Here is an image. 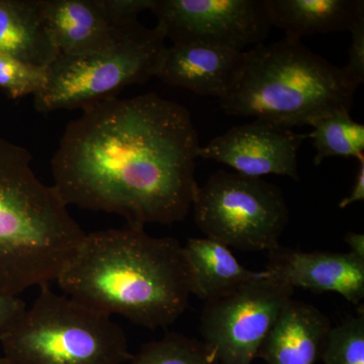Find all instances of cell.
Returning a JSON list of instances; mask_svg holds the SVG:
<instances>
[{"label": "cell", "mask_w": 364, "mask_h": 364, "mask_svg": "<svg viewBox=\"0 0 364 364\" xmlns=\"http://www.w3.org/2000/svg\"><path fill=\"white\" fill-rule=\"evenodd\" d=\"M345 243L350 248L349 252L364 259V235L358 232H348L344 237Z\"/></svg>", "instance_id": "obj_25"}, {"label": "cell", "mask_w": 364, "mask_h": 364, "mask_svg": "<svg viewBox=\"0 0 364 364\" xmlns=\"http://www.w3.org/2000/svg\"><path fill=\"white\" fill-rule=\"evenodd\" d=\"M308 134L316 150L314 163L331 157L364 158V124L354 121L350 112H337L318 119Z\"/></svg>", "instance_id": "obj_18"}, {"label": "cell", "mask_w": 364, "mask_h": 364, "mask_svg": "<svg viewBox=\"0 0 364 364\" xmlns=\"http://www.w3.org/2000/svg\"><path fill=\"white\" fill-rule=\"evenodd\" d=\"M294 289L272 279L259 277L214 301L200 315L203 341L222 364H251Z\"/></svg>", "instance_id": "obj_8"}, {"label": "cell", "mask_w": 364, "mask_h": 364, "mask_svg": "<svg viewBox=\"0 0 364 364\" xmlns=\"http://www.w3.org/2000/svg\"><path fill=\"white\" fill-rule=\"evenodd\" d=\"M272 28L301 42L318 33L350 32L364 18L363 0H265Z\"/></svg>", "instance_id": "obj_15"}, {"label": "cell", "mask_w": 364, "mask_h": 364, "mask_svg": "<svg viewBox=\"0 0 364 364\" xmlns=\"http://www.w3.org/2000/svg\"><path fill=\"white\" fill-rule=\"evenodd\" d=\"M264 272L293 289L338 294L353 305H363L364 259L350 252H304L279 245L268 252Z\"/></svg>", "instance_id": "obj_11"}, {"label": "cell", "mask_w": 364, "mask_h": 364, "mask_svg": "<svg viewBox=\"0 0 364 364\" xmlns=\"http://www.w3.org/2000/svg\"><path fill=\"white\" fill-rule=\"evenodd\" d=\"M0 364H13L4 356H0Z\"/></svg>", "instance_id": "obj_26"}, {"label": "cell", "mask_w": 364, "mask_h": 364, "mask_svg": "<svg viewBox=\"0 0 364 364\" xmlns=\"http://www.w3.org/2000/svg\"><path fill=\"white\" fill-rule=\"evenodd\" d=\"M56 282L85 306L150 330L176 323L191 296L179 242L127 224L85 234Z\"/></svg>", "instance_id": "obj_2"}, {"label": "cell", "mask_w": 364, "mask_h": 364, "mask_svg": "<svg viewBox=\"0 0 364 364\" xmlns=\"http://www.w3.org/2000/svg\"><path fill=\"white\" fill-rule=\"evenodd\" d=\"M47 83V68L26 63L0 53V90L7 97L18 98L37 95Z\"/></svg>", "instance_id": "obj_21"}, {"label": "cell", "mask_w": 364, "mask_h": 364, "mask_svg": "<svg viewBox=\"0 0 364 364\" xmlns=\"http://www.w3.org/2000/svg\"><path fill=\"white\" fill-rule=\"evenodd\" d=\"M26 306V304L20 296H11L0 291V340Z\"/></svg>", "instance_id": "obj_23"}, {"label": "cell", "mask_w": 364, "mask_h": 364, "mask_svg": "<svg viewBox=\"0 0 364 364\" xmlns=\"http://www.w3.org/2000/svg\"><path fill=\"white\" fill-rule=\"evenodd\" d=\"M191 208L205 237L252 252L279 247L289 219L279 186L226 170L215 172L196 188Z\"/></svg>", "instance_id": "obj_7"}, {"label": "cell", "mask_w": 364, "mask_h": 364, "mask_svg": "<svg viewBox=\"0 0 364 364\" xmlns=\"http://www.w3.org/2000/svg\"><path fill=\"white\" fill-rule=\"evenodd\" d=\"M358 86L345 67L301 42L282 40L245 51L238 76L220 104L229 116L291 129L350 112Z\"/></svg>", "instance_id": "obj_4"}, {"label": "cell", "mask_w": 364, "mask_h": 364, "mask_svg": "<svg viewBox=\"0 0 364 364\" xmlns=\"http://www.w3.org/2000/svg\"><path fill=\"white\" fill-rule=\"evenodd\" d=\"M32 161L0 136V291L11 296L56 282L86 234Z\"/></svg>", "instance_id": "obj_3"}, {"label": "cell", "mask_w": 364, "mask_h": 364, "mask_svg": "<svg viewBox=\"0 0 364 364\" xmlns=\"http://www.w3.org/2000/svg\"><path fill=\"white\" fill-rule=\"evenodd\" d=\"M244 54L202 43H173L163 53L156 77L173 87L220 100L234 85Z\"/></svg>", "instance_id": "obj_12"}, {"label": "cell", "mask_w": 364, "mask_h": 364, "mask_svg": "<svg viewBox=\"0 0 364 364\" xmlns=\"http://www.w3.org/2000/svg\"><path fill=\"white\" fill-rule=\"evenodd\" d=\"M166 33L162 26L129 28L117 43L102 51L58 58L47 68V83L35 95L40 112L71 111L117 97L128 86L156 77Z\"/></svg>", "instance_id": "obj_6"}, {"label": "cell", "mask_w": 364, "mask_h": 364, "mask_svg": "<svg viewBox=\"0 0 364 364\" xmlns=\"http://www.w3.org/2000/svg\"><path fill=\"white\" fill-rule=\"evenodd\" d=\"M320 358L324 364H364V308L331 327Z\"/></svg>", "instance_id": "obj_20"}, {"label": "cell", "mask_w": 364, "mask_h": 364, "mask_svg": "<svg viewBox=\"0 0 364 364\" xmlns=\"http://www.w3.org/2000/svg\"><path fill=\"white\" fill-rule=\"evenodd\" d=\"M130 364H222L203 340L168 333L148 342L132 355Z\"/></svg>", "instance_id": "obj_19"}, {"label": "cell", "mask_w": 364, "mask_h": 364, "mask_svg": "<svg viewBox=\"0 0 364 364\" xmlns=\"http://www.w3.org/2000/svg\"><path fill=\"white\" fill-rule=\"evenodd\" d=\"M0 53L42 68L61 55L46 23L42 0H0Z\"/></svg>", "instance_id": "obj_16"}, {"label": "cell", "mask_w": 364, "mask_h": 364, "mask_svg": "<svg viewBox=\"0 0 364 364\" xmlns=\"http://www.w3.org/2000/svg\"><path fill=\"white\" fill-rule=\"evenodd\" d=\"M188 263L191 294L214 301L260 277L237 260L231 249L208 238H191L182 247Z\"/></svg>", "instance_id": "obj_17"}, {"label": "cell", "mask_w": 364, "mask_h": 364, "mask_svg": "<svg viewBox=\"0 0 364 364\" xmlns=\"http://www.w3.org/2000/svg\"><path fill=\"white\" fill-rule=\"evenodd\" d=\"M358 161V167L353 188H352L350 193L342 198L341 202L339 203L340 208H346L353 203L364 200V158H361Z\"/></svg>", "instance_id": "obj_24"}, {"label": "cell", "mask_w": 364, "mask_h": 364, "mask_svg": "<svg viewBox=\"0 0 364 364\" xmlns=\"http://www.w3.org/2000/svg\"><path fill=\"white\" fill-rule=\"evenodd\" d=\"M42 11L60 54L66 56L107 49L139 23H117L102 0H42Z\"/></svg>", "instance_id": "obj_13"}, {"label": "cell", "mask_w": 364, "mask_h": 364, "mask_svg": "<svg viewBox=\"0 0 364 364\" xmlns=\"http://www.w3.org/2000/svg\"><path fill=\"white\" fill-rule=\"evenodd\" d=\"M331 323L315 306L291 299L261 345L267 364H315Z\"/></svg>", "instance_id": "obj_14"}, {"label": "cell", "mask_w": 364, "mask_h": 364, "mask_svg": "<svg viewBox=\"0 0 364 364\" xmlns=\"http://www.w3.org/2000/svg\"><path fill=\"white\" fill-rule=\"evenodd\" d=\"M308 134L254 119L200 146L198 158L227 165L242 176H282L299 181L298 153Z\"/></svg>", "instance_id": "obj_10"}, {"label": "cell", "mask_w": 364, "mask_h": 364, "mask_svg": "<svg viewBox=\"0 0 364 364\" xmlns=\"http://www.w3.org/2000/svg\"><path fill=\"white\" fill-rule=\"evenodd\" d=\"M350 33L348 63L344 67L351 77L360 85L364 81V18H361L353 26Z\"/></svg>", "instance_id": "obj_22"}, {"label": "cell", "mask_w": 364, "mask_h": 364, "mask_svg": "<svg viewBox=\"0 0 364 364\" xmlns=\"http://www.w3.org/2000/svg\"><path fill=\"white\" fill-rule=\"evenodd\" d=\"M167 39L244 52L263 44L272 26L265 0H154Z\"/></svg>", "instance_id": "obj_9"}, {"label": "cell", "mask_w": 364, "mask_h": 364, "mask_svg": "<svg viewBox=\"0 0 364 364\" xmlns=\"http://www.w3.org/2000/svg\"><path fill=\"white\" fill-rule=\"evenodd\" d=\"M200 145L191 112L155 92L86 107L67 124L51 159L67 205L119 215L127 225L186 219Z\"/></svg>", "instance_id": "obj_1"}, {"label": "cell", "mask_w": 364, "mask_h": 364, "mask_svg": "<svg viewBox=\"0 0 364 364\" xmlns=\"http://www.w3.org/2000/svg\"><path fill=\"white\" fill-rule=\"evenodd\" d=\"M13 364H124L133 354L111 316L40 287L0 340Z\"/></svg>", "instance_id": "obj_5"}]
</instances>
